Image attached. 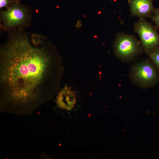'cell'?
<instances>
[{
  "instance_id": "obj_8",
  "label": "cell",
  "mask_w": 159,
  "mask_h": 159,
  "mask_svg": "<svg viewBox=\"0 0 159 159\" xmlns=\"http://www.w3.org/2000/svg\"><path fill=\"white\" fill-rule=\"evenodd\" d=\"M150 59L159 69V47L147 54Z\"/></svg>"
},
{
  "instance_id": "obj_6",
  "label": "cell",
  "mask_w": 159,
  "mask_h": 159,
  "mask_svg": "<svg viewBox=\"0 0 159 159\" xmlns=\"http://www.w3.org/2000/svg\"><path fill=\"white\" fill-rule=\"evenodd\" d=\"M153 0H128L131 15L139 19L151 18L156 8L153 4Z\"/></svg>"
},
{
  "instance_id": "obj_9",
  "label": "cell",
  "mask_w": 159,
  "mask_h": 159,
  "mask_svg": "<svg viewBox=\"0 0 159 159\" xmlns=\"http://www.w3.org/2000/svg\"><path fill=\"white\" fill-rule=\"evenodd\" d=\"M151 18L156 28L159 29V8H156L155 12Z\"/></svg>"
},
{
  "instance_id": "obj_5",
  "label": "cell",
  "mask_w": 159,
  "mask_h": 159,
  "mask_svg": "<svg viewBox=\"0 0 159 159\" xmlns=\"http://www.w3.org/2000/svg\"><path fill=\"white\" fill-rule=\"evenodd\" d=\"M26 18V10L17 5H13L1 13V18L3 25L6 28H11L22 24Z\"/></svg>"
},
{
  "instance_id": "obj_2",
  "label": "cell",
  "mask_w": 159,
  "mask_h": 159,
  "mask_svg": "<svg viewBox=\"0 0 159 159\" xmlns=\"http://www.w3.org/2000/svg\"><path fill=\"white\" fill-rule=\"evenodd\" d=\"M113 47L116 57L126 62L136 60L143 52L140 41L135 36L123 32L117 33Z\"/></svg>"
},
{
  "instance_id": "obj_4",
  "label": "cell",
  "mask_w": 159,
  "mask_h": 159,
  "mask_svg": "<svg viewBox=\"0 0 159 159\" xmlns=\"http://www.w3.org/2000/svg\"><path fill=\"white\" fill-rule=\"evenodd\" d=\"M134 30L139 36L143 51L146 54L159 47V34L155 26L145 19H139Z\"/></svg>"
},
{
  "instance_id": "obj_3",
  "label": "cell",
  "mask_w": 159,
  "mask_h": 159,
  "mask_svg": "<svg viewBox=\"0 0 159 159\" xmlns=\"http://www.w3.org/2000/svg\"><path fill=\"white\" fill-rule=\"evenodd\" d=\"M129 77L134 84L142 88L153 86L157 82V71L150 60L143 59L134 63L130 67Z\"/></svg>"
},
{
  "instance_id": "obj_10",
  "label": "cell",
  "mask_w": 159,
  "mask_h": 159,
  "mask_svg": "<svg viewBox=\"0 0 159 159\" xmlns=\"http://www.w3.org/2000/svg\"><path fill=\"white\" fill-rule=\"evenodd\" d=\"M10 3V2L9 0H0V8L8 6Z\"/></svg>"
},
{
  "instance_id": "obj_7",
  "label": "cell",
  "mask_w": 159,
  "mask_h": 159,
  "mask_svg": "<svg viewBox=\"0 0 159 159\" xmlns=\"http://www.w3.org/2000/svg\"><path fill=\"white\" fill-rule=\"evenodd\" d=\"M77 100V96L75 92L70 87L66 86L59 93L56 102L60 108L71 110L74 106Z\"/></svg>"
},
{
  "instance_id": "obj_1",
  "label": "cell",
  "mask_w": 159,
  "mask_h": 159,
  "mask_svg": "<svg viewBox=\"0 0 159 159\" xmlns=\"http://www.w3.org/2000/svg\"><path fill=\"white\" fill-rule=\"evenodd\" d=\"M1 77L11 98L20 103L34 96L44 80L49 59L45 52L32 47L27 39H11L1 53Z\"/></svg>"
}]
</instances>
